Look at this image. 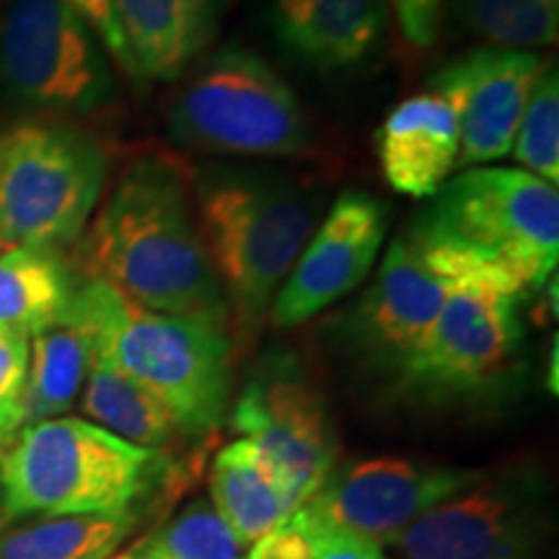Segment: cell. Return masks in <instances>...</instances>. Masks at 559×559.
Listing matches in <instances>:
<instances>
[{"label": "cell", "mask_w": 559, "mask_h": 559, "mask_svg": "<svg viewBox=\"0 0 559 559\" xmlns=\"http://www.w3.org/2000/svg\"><path fill=\"white\" fill-rule=\"evenodd\" d=\"M0 521H3V515H0Z\"/></svg>", "instance_id": "cell-34"}, {"label": "cell", "mask_w": 559, "mask_h": 559, "mask_svg": "<svg viewBox=\"0 0 559 559\" xmlns=\"http://www.w3.org/2000/svg\"><path fill=\"white\" fill-rule=\"evenodd\" d=\"M111 559H166V557L156 555V551L145 547L143 542H138V544H132L128 551H122V555H117V557H111Z\"/></svg>", "instance_id": "cell-32"}, {"label": "cell", "mask_w": 559, "mask_h": 559, "mask_svg": "<svg viewBox=\"0 0 559 559\" xmlns=\"http://www.w3.org/2000/svg\"><path fill=\"white\" fill-rule=\"evenodd\" d=\"M415 221L432 239L464 251L526 293L557 267V187L523 169L474 166L445 181Z\"/></svg>", "instance_id": "cell-6"}, {"label": "cell", "mask_w": 559, "mask_h": 559, "mask_svg": "<svg viewBox=\"0 0 559 559\" xmlns=\"http://www.w3.org/2000/svg\"><path fill=\"white\" fill-rule=\"evenodd\" d=\"M485 477L481 469L430 461L368 459L332 472L306 506L330 528L383 549L400 531Z\"/></svg>", "instance_id": "cell-13"}, {"label": "cell", "mask_w": 559, "mask_h": 559, "mask_svg": "<svg viewBox=\"0 0 559 559\" xmlns=\"http://www.w3.org/2000/svg\"><path fill=\"white\" fill-rule=\"evenodd\" d=\"M169 132L185 148L210 156H298L313 140L293 88L243 47H226L181 83Z\"/></svg>", "instance_id": "cell-7"}, {"label": "cell", "mask_w": 559, "mask_h": 559, "mask_svg": "<svg viewBox=\"0 0 559 559\" xmlns=\"http://www.w3.org/2000/svg\"><path fill=\"white\" fill-rule=\"evenodd\" d=\"M409 45L430 47L440 32V0H386Z\"/></svg>", "instance_id": "cell-30"}, {"label": "cell", "mask_w": 559, "mask_h": 559, "mask_svg": "<svg viewBox=\"0 0 559 559\" xmlns=\"http://www.w3.org/2000/svg\"><path fill=\"white\" fill-rule=\"evenodd\" d=\"M102 41L68 0H5L0 94L34 111L86 115L111 99Z\"/></svg>", "instance_id": "cell-8"}, {"label": "cell", "mask_w": 559, "mask_h": 559, "mask_svg": "<svg viewBox=\"0 0 559 559\" xmlns=\"http://www.w3.org/2000/svg\"><path fill=\"white\" fill-rule=\"evenodd\" d=\"M472 280H502L519 288L502 272L432 239L412 223L407 234L391 243L379 277L349 313L347 334L362 355L396 368L428 332L445 300Z\"/></svg>", "instance_id": "cell-10"}, {"label": "cell", "mask_w": 559, "mask_h": 559, "mask_svg": "<svg viewBox=\"0 0 559 559\" xmlns=\"http://www.w3.org/2000/svg\"><path fill=\"white\" fill-rule=\"evenodd\" d=\"M547 60L513 47H477L445 62L430 79L432 94L456 111L459 166H485L513 151L531 86Z\"/></svg>", "instance_id": "cell-14"}, {"label": "cell", "mask_w": 559, "mask_h": 559, "mask_svg": "<svg viewBox=\"0 0 559 559\" xmlns=\"http://www.w3.org/2000/svg\"><path fill=\"white\" fill-rule=\"evenodd\" d=\"M383 234L386 207L379 200L362 192L342 194L272 300V324L280 330L304 324L358 288L379 257Z\"/></svg>", "instance_id": "cell-15"}, {"label": "cell", "mask_w": 559, "mask_h": 559, "mask_svg": "<svg viewBox=\"0 0 559 559\" xmlns=\"http://www.w3.org/2000/svg\"><path fill=\"white\" fill-rule=\"evenodd\" d=\"M138 526V510L50 515L0 534V559H111Z\"/></svg>", "instance_id": "cell-23"}, {"label": "cell", "mask_w": 559, "mask_h": 559, "mask_svg": "<svg viewBox=\"0 0 559 559\" xmlns=\"http://www.w3.org/2000/svg\"><path fill=\"white\" fill-rule=\"evenodd\" d=\"M326 534L330 526L319 521L309 506H304L260 542L251 544V551L243 559H317Z\"/></svg>", "instance_id": "cell-28"}, {"label": "cell", "mask_w": 559, "mask_h": 559, "mask_svg": "<svg viewBox=\"0 0 559 559\" xmlns=\"http://www.w3.org/2000/svg\"><path fill=\"white\" fill-rule=\"evenodd\" d=\"M107 174V151L75 124H0V239L50 251L73 247L99 205Z\"/></svg>", "instance_id": "cell-5"}, {"label": "cell", "mask_w": 559, "mask_h": 559, "mask_svg": "<svg viewBox=\"0 0 559 559\" xmlns=\"http://www.w3.org/2000/svg\"><path fill=\"white\" fill-rule=\"evenodd\" d=\"M386 0H270L280 45L317 70L349 68L379 45Z\"/></svg>", "instance_id": "cell-18"}, {"label": "cell", "mask_w": 559, "mask_h": 559, "mask_svg": "<svg viewBox=\"0 0 559 559\" xmlns=\"http://www.w3.org/2000/svg\"><path fill=\"white\" fill-rule=\"evenodd\" d=\"M169 464L81 417L21 428L0 456V515H96L132 508Z\"/></svg>", "instance_id": "cell-4"}, {"label": "cell", "mask_w": 559, "mask_h": 559, "mask_svg": "<svg viewBox=\"0 0 559 559\" xmlns=\"http://www.w3.org/2000/svg\"><path fill=\"white\" fill-rule=\"evenodd\" d=\"M464 24L492 47H549L557 39L559 0H459Z\"/></svg>", "instance_id": "cell-24"}, {"label": "cell", "mask_w": 559, "mask_h": 559, "mask_svg": "<svg viewBox=\"0 0 559 559\" xmlns=\"http://www.w3.org/2000/svg\"><path fill=\"white\" fill-rule=\"evenodd\" d=\"M317 559H386V557H383V549L376 547V544L355 539V536L340 534V531L330 528V534H326L324 539V547H321Z\"/></svg>", "instance_id": "cell-31"}, {"label": "cell", "mask_w": 559, "mask_h": 559, "mask_svg": "<svg viewBox=\"0 0 559 559\" xmlns=\"http://www.w3.org/2000/svg\"><path fill=\"white\" fill-rule=\"evenodd\" d=\"M79 285L62 251H0V326L34 337L68 317Z\"/></svg>", "instance_id": "cell-20"}, {"label": "cell", "mask_w": 559, "mask_h": 559, "mask_svg": "<svg viewBox=\"0 0 559 559\" xmlns=\"http://www.w3.org/2000/svg\"><path fill=\"white\" fill-rule=\"evenodd\" d=\"M81 270L140 309L228 321L190 179L166 156H140L122 171L81 243Z\"/></svg>", "instance_id": "cell-1"}, {"label": "cell", "mask_w": 559, "mask_h": 559, "mask_svg": "<svg viewBox=\"0 0 559 559\" xmlns=\"http://www.w3.org/2000/svg\"><path fill=\"white\" fill-rule=\"evenodd\" d=\"M192 198L228 313L257 326L309 243L321 200L277 174L228 166L194 174Z\"/></svg>", "instance_id": "cell-2"}, {"label": "cell", "mask_w": 559, "mask_h": 559, "mask_svg": "<svg viewBox=\"0 0 559 559\" xmlns=\"http://www.w3.org/2000/svg\"><path fill=\"white\" fill-rule=\"evenodd\" d=\"M68 313L88 326L96 353L169 409L181 436L218 428L234 383L226 324L140 309L96 280H83Z\"/></svg>", "instance_id": "cell-3"}, {"label": "cell", "mask_w": 559, "mask_h": 559, "mask_svg": "<svg viewBox=\"0 0 559 559\" xmlns=\"http://www.w3.org/2000/svg\"><path fill=\"white\" fill-rule=\"evenodd\" d=\"M81 407L88 423L140 449L164 453L181 438L169 409L102 353H94Z\"/></svg>", "instance_id": "cell-21"}, {"label": "cell", "mask_w": 559, "mask_h": 559, "mask_svg": "<svg viewBox=\"0 0 559 559\" xmlns=\"http://www.w3.org/2000/svg\"><path fill=\"white\" fill-rule=\"evenodd\" d=\"M0 247H3V239H0Z\"/></svg>", "instance_id": "cell-33"}, {"label": "cell", "mask_w": 559, "mask_h": 559, "mask_svg": "<svg viewBox=\"0 0 559 559\" xmlns=\"http://www.w3.org/2000/svg\"><path fill=\"white\" fill-rule=\"evenodd\" d=\"M138 79L179 81L213 47L223 0H115Z\"/></svg>", "instance_id": "cell-16"}, {"label": "cell", "mask_w": 559, "mask_h": 559, "mask_svg": "<svg viewBox=\"0 0 559 559\" xmlns=\"http://www.w3.org/2000/svg\"><path fill=\"white\" fill-rule=\"evenodd\" d=\"M459 151L456 111L432 91L402 102L379 130L383 177L409 198H432L459 166Z\"/></svg>", "instance_id": "cell-17"}, {"label": "cell", "mask_w": 559, "mask_h": 559, "mask_svg": "<svg viewBox=\"0 0 559 559\" xmlns=\"http://www.w3.org/2000/svg\"><path fill=\"white\" fill-rule=\"evenodd\" d=\"M143 544L166 559H243V544L205 500H194Z\"/></svg>", "instance_id": "cell-26"}, {"label": "cell", "mask_w": 559, "mask_h": 559, "mask_svg": "<svg viewBox=\"0 0 559 559\" xmlns=\"http://www.w3.org/2000/svg\"><path fill=\"white\" fill-rule=\"evenodd\" d=\"M513 153L523 171L534 174L549 185L559 181V79L555 66L542 70L531 86L515 130Z\"/></svg>", "instance_id": "cell-25"}, {"label": "cell", "mask_w": 559, "mask_h": 559, "mask_svg": "<svg viewBox=\"0 0 559 559\" xmlns=\"http://www.w3.org/2000/svg\"><path fill=\"white\" fill-rule=\"evenodd\" d=\"M547 547L549 510L539 489L489 474L386 544L396 559H547Z\"/></svg>", "instance_id": "cell-11"}, {"label": "cell", "mask_w": 559, "mask_h": 559, "mask_svg": "<svg viewBox=\"0 0 559 559\" xmlns=\"http://www.w3.org/2000/svg\"><path fill=\"white\" fill-rule=\"evenodd\" d=\"M521 296L502 280L461 285L394 368L400 386L419 400L443 402L498 381L521 345Z\"/></svg>", "instance_id": "cell-9"}, {"label": "cell", "mask_w": 559, "mask_h": 559, "mask_svg": "<svg viewBox=\"0 0 559 559\" xmlns=\"http://www.w3.org/2000/svg\"><path fill=\"white\" fill-rule=\"evenodd\" d=\"M94 353L88 326L73 313L34 334L26 379V425L62 417L73 407L88 379Z\"/></svg>", "instance_id": "cell-22"}, {"label": "cell", "mask_w": 559, "mask_h": 559, "mask_svg": "<svg viewBox=\"0 0 559 559\" xmlns=\"http://www.w3.org/2000/svg\"><path fill=\"white\" fill-rule=\"evenodd\" d=\"M29 340L24 332L0 326V445H9L26 425Z\"/></svg>", "instance_id": "cell-27"}, {"label": "cell", "mask_w": 559, "mask_h": 559, "mask_svg": "<svg viewBox=\"0 0 559 559\" xmlns=\"http://www.w3.org/2000/svg\"><path fill=\"white\" fill-rule=\"evenodd\" d=\"M68 3L73 5L75 13L91 26V32H94L96 39L102 41L104 50L117 60V66H120L128 75H132V79H138L135 62H132V55L128 50V41H124L120 24H117L115 0H68Z\"/></svg>", "instance_id": "cell-29"}, {"label": "cell", "mask_w": 559, "mask_h": 559, "mask_svg": "<svg viewBox=\"0 0 559 559\" xmlns=\"http://www.w3.org/2000/svg\"><path fill=\"white\" fill-rule=\"evenodd\" d=\"M230 425L275 464L300 508L337 464V432L324 400L285 358L257 368L234 404Z\"/></svg>", "instance_id": "cell-12"}, {"label": "cell", "mask_w": 559, "mask_h": 559, "mask_svg": "<svg viewBox=\"0 0 559 559\" xmlns=\"http://www.w3.org/2000/svg\"><path fill=\"white\" fill-rule=\"evenodd\" d=\"M210 500L236 539L251 547L300 508L275 464L247 438L234 440L213 461Z\"/></svg>", "instance_id": "cell-19"}]
</instances>
